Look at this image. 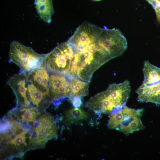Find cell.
Returning <instances> with one entry per match:
<instances>
[{
	"mask_svg": "<svg viewBox=\"0 0 160 160\" xmlns=\"http://www.w3.org/2000/svg\"><path fill=\"white\" fill-rule=\"evenodd\" d=\"M131 89L128 80L111 84L105 90L91 97L84 106L98 114L117 113L126 105Z\"/></svg>",
	"mask_w": 160,
	"mask_h": 160,
	"instance_id": "obj_1",
	"label": "cell"
},
{
	"mask_svg": "<svg viewBox=\"0 0 160 160\" xmlns=\"http://www.w3.org/2000/svg\"><path fill=\"white\" fill-rule=\"evenodd\" d=\"M73 51L71 66L76 69V76L89 83L95 71L110 60L98 47L95 38L87 45Z\"/></svg>",
	"mask_w": 160,
	"mask_h": 160,
	"instance_id": "obj_2",
	"label": "cell"
},
{
	"mask_svg": "<svg viewBox=\"0 0 160 160\" xmlns=\"http://www.w3.org/2000/svg\"><path fill=\"white\" fill-rule=\"evenodd\" d=\"M9 55V62L17 65L21 71L27 74L45 64L46 54L38 53L30 47L26 46L19 41L11 43Z\"/></svg>",
	"mask_w": 160,
	"mask_h": 160,
	"instance_id": "obj_3",
	"label": "cell"
},
{
	"mask_svg": "<svg viewBox=\"0 0 160 160\" xmlns=\"http://www.w3.org/2000/svg\"><path fill=\"white\" fill-rule=\"evenodd\" d=\"M144 111L142 108L135 109L126 105L116 113L110 114L108 126L126 135L144 129L141 117Z\"/></svg>",
	"mask_w": 160,
	"mask_h": 160,
	"instance_id": "obj_4",
	"label": "cell"
},
{
	"mask_svg": "<svg viewBox=\"0 0 160 160\" xmlns=\"http://www.w3.org/2000/svg\"><path fill=\"white\" fill-rule=\"evenodd\" d=\"M144 80L136 90L140 102L154 103L160 92V68L145 61L143 68Z\"/></svg>",
	"mask_w": 160,
	"mask_h": 160,
	"instance_id": "obj_5",
	"label": "cell"
},
{
	"mask_svg": "<svg viewBox=\"0 0 160 160\" xmlns=\"http://www.w3.org/2000/svg\"><path fill=\"white\" fill-rule=\"evenodd\" d=\"M73 50L67 41L60 44L46 54L45 64L51 73L67 75L72 60Z\"/></svg>",
	"mask_w": 160,
	"mask_h": 160,
	"instance_id": "obj_6",
	"label": "cell"
},
{
	"mask_svg": "<svg viewBox=\"0 0 160 160\" xmlns=\"http://www.w3.org/2000/svg\"><path fill=\"white\" fill-rule=\"evenodd\" d=\"M51 73L49 76L48 93L52 104L57 106L65 97H69L71 93L70 81L64 75Z\"/></svg>",
	"mask_w": 160,
	"mask_h": 160,
	"instance_id": "obj_7",
	"label": "cell"
},
{
	"mask_svg": "<svg viewBox=\"0 0 160 160\" xmlns=\"http://www.w3.org/2000/svg\"><path fill=\"white\" fill-rule=\"evenodd\" d=\"M28 82L27 73L21 71L11 77L7 82L15 93L17 103L25 107L30 104L27 96Z\"/></svg>",
	"mask_w": 160,
	"mask_h": 160,
	"instance_id": "obj_8",
	"label": "cell"
},
{
	"mask_svg": "<svg viewBox=\"0 0 160 160\" xmlns=\"http://www.w3.org/2000/svg\"><path fill=\"white\" fill-rule=\"evenodd\" d=\"M34 128L47 141L57 135V128L53 117L48 113L42 115L33 122Z\"/></svg>",
	"mask_w": 160,
	"mask_h": 160,
	"instance_id": "obj_9",
	"label": "cell"
},
{
	"mask_svg": "<svg viewBox=\"0 0 160 160\" xmlns=\"http://www.w3.org/2000/svg\"><path fill=\"white\" fill-rule=\"evenodd\" d=\"M47 70L45 64L31 71L27 74L29 81L42 91L49 94L50 76Z\"/></svg>",
	"mask_w": 160,
	"mask_h": 160,
	"instance_id": "obj_10",
	"label": "cell"
},
{
	"mask_svg": "<svg viewBox=\"0 0 160 160\" xmlns=\"http://www.w3.org/2000/svg\"><path fill=\"white\" fill-rule=\"evenodd\" d=\"M66 76L70 81L71 93L69 99L74 96L82 97L88 94L89 83L76 76L71 75Z\"/></svg>",
	"mask_w": 160,
	"mask_h": 160,
	"instance_id": "obj_11",
	"label": "cell"
},
{
	"mask_svg": "<svg viewBox=\"0 0 160 160\" xmlns=\"http://www.w3.org/2000/svg\"><path fill=\"white\" fill-rule=\"evenodd\" d=\"M1 141H8L18 132L23 129L21 125L12 117L5 120L1 124Z\"/></svg>",
	"mask_w": 160,
	"mask_h": 160,
	"instance_id": "obj_12",
	"label": "cell"
},
{
	"mask_svg": "<svg viewBox=\"0 0 160 160\" xmlns=\"http://www.w3.org/2000/svg\"><path fill=\"white\" fill-rule=\"evenodd\" d=\"M37 12L40 17L45 22L49 23L54 12L52 0H35Z\"/></svg>",
	"mask_w": 160,
	"mask_h": 160,
	"instance_id": "obj_13",
	"label": "cell"
},
{
	"mask_svg": "<svg viewBox=\"0 0 160 160\" xmlns=\"http://www.w3.org/2000/svg\"><path fill=\"white\" fill-rule=\"evenodd\" d=\"M89 114L88 112L75 107L67 110L65 113V121L68 125L78 123L89 118Z\"/></svg>",
	"mask_w": 160,
	"mask_h": 160,
	"instance_id": "obj_14",
	"label": "cell"
},
{
	"mask_svg": "<svg viewBox=\"0 0 160 160\" xmlns=\"http://www.w3.org/2000/svg\"><path fill=\"white\" fill-rule=\"evenodd\" d=\"M27 90L28 95L33 105L37 106H39L46 97H50L48 94L42 91L29 81Z\"/></svg>",
	"mask_w": 160,
	"mask_h": 160,
	"instance_id": "obj_15",
	"label": "cell"
},
{
	"mask_svg": "<svg viewBox=\"0 0 160 160\" xmlns=\"http://www.w3.org/2000/svg\"><path fill=\"white\" fill-rule=\"evenodd\" d=\"M26 130L23 129L18 133L14 135L9 140L6 142V145L15 150H18L27 146L25 141Z\"/></svg>",
	"mask_w": 160,
	"mask_h": 160,
	"instance_id": "obj_16",
	"label": "cell"
},
{
	"mask_svg": "<svg viewBox=\"0 0 160 160\" xmlns=\"http://www.w3.org/2000/svg\"><path fill=\"white\" fill-rule=\"evenodd\" d=\"M20 111L23 112L20 115V120L22 122H34L39 115L37 108L35 107L23 108L20 109Z\"/></svg>",
	"mask_w": 160,
	"mask_h": 160,
	"instance_id": "obj_17",
	"label": "cell"
},
{
	"mask_svg": "<svg viewBox=\"0 0 160 160\" xmlns=\"http://www.w3.org/2000/svg\"><path fill=\"white\" fill-rule=\"evenodd\" d=\"M46 141L34 128L29 135V145L34 148H42L44 147Z\"/></svg>",
	"mask_w": 160,
	"mask_h": 160,
	"instance_id": "obj_18",
	"label": "cell"
},
{
	"mask_svg": "<svg viewBox=\"0 0 160 160\" xmlns=\"http://www.w3.org/2000/svg\"><path fill=\"white\" fill-rule=\"evenodd\" d=\"M151 4L155 12L157 18L160 22V0H146Z\"/></svg>",
	"mask_w": 160,
	"mask_h": 160,
	"instance_id": "obj_19",
	"label": "cell"
},
{
	"mask_svg": "<svg viewBox=\"0 0 160 160\" xmlns=\"http://www.w3.org/2000/svg\"><path fill=\"white\" fill-rule=\"evenodd\" d=\"M82 97L74 96L69 99L74 107L79 108L82 104Z\"/></svg>",
	"mask_w": 160,
	"mask_h": 160,
	"instance_id": "obj_20",
	"label": "cell"
},
{
	"mask_svg": "<svg viewBox=\"0 0 160 160\" xmlns=\"http://www.w3.org/2000/svg\"><path fill=\"white\" fill-rule=\"evenodd\" d=\"M94 0V1H100V0Z\"/></svg>",
	"mask_w": 160,
	"mask_h": 160,
	"instance_id": "obj_21",
	"label": "cell"
}]
</instances>
